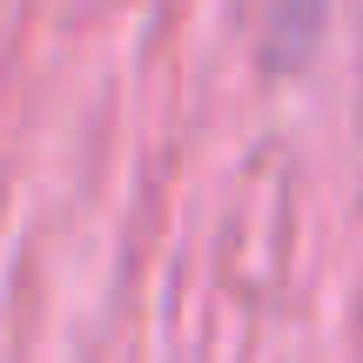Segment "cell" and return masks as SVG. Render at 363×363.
Segmentation results:
<instances>
[{"instance_id":"6da1fadb","label":"cell","mask_w":363,"mask_h":363,"mask_svg":"<svg viewBox=\"0 0 363 363\" xmlns=\"http://www.w3.org/2000/svg\"><path fill=\"white\" fill-rule=\"evenodd\" d=\"M330 21V0H269V61L276 67H303Z\"/></svg>"}]
</instances>
